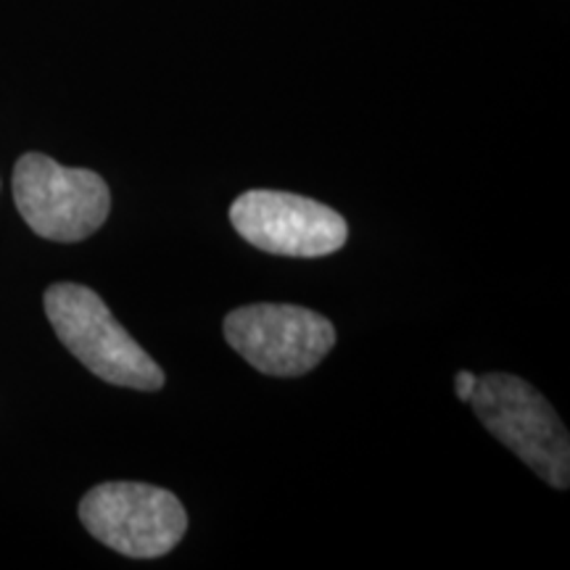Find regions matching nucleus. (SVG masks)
Instances as JSON below:
<instances>
[{
    "mask_svg": "<svg viewBox=\"0 0 570 570\" xmlns=\"http://www.w3.org/2000/svg\"><path fill=\"white\" fill-rule=\"evenodd\" d=\"M225 338L259 373L296 377L325 360L336 327L306 306L248 304L225 317Z\"/></svg>",
    "mask_w": 570,
    "mask_h": 570,
    "instance_id": "nucleus-5",
    "label": "nucleus"
},
{
    "mask_svg": "<svg viewBox=\"0 0 570 570\" xmlns=\"http://www.w3.org/2000/svg\"><path fill=\"white\" fill-rule=\"evenodd\" d=\"M230 223L246 244L277 256H327L348 238L336 209L283 190H248L230 206Z\"/></svg>",
    "mask_w": 570,
    "mask_h": 570,
    "instance_id": "nucleus-6",
    "label": "nucleus"
},
{
    "mask_svg": "<svg viewBox=\"0 0 570 570\" xmlns=\"http://www.w3.org/2000/svg\"><path fill=\"white\" fill-rule=\"evenodd\" d=\"M13 202L30 230L56 244L90 238L111 212L109 185L101 175L61 167L42 154H24L17 161Z\"/></svg>",
    "mask_w": 570,
    "mask_h": 570,
    "instance_id": "nucleus-3",
    "label": "nucleus"
},
{
    "mask_svg": "<svg viewBox=\"0 0 570 570\" xmlns=\"http://www.w3.org/2000/svg\"><path fill=\"white\" fill-rule=\"evenodd\" d=\"M46 315L56 336L92 375L135 391H159L161 367L117 323L104 298L88 285L56 283L46 291Z\"/></svg>",
    "mask_w": 570,
    "mask_h": 570,
    "instance_id": "nucleus-1",
    "label": "nucleus"
},
{
    "mask_svg": "<svg viewBox=\"0 0 570 570\" xmlns=\"http://www.w3.org/2000/svg\"><path fill=\"white\" fill-rule=\"evenodd\" d=\"M80 520L101 544L135 560L173 552L188 531V515L173 491L132 481L90 489L80 502Z\"/></svg>",
    "mask_w": 570,
    "mask_h": 570,
    "instance_id": "nucleus-4",
    "label": "nucleus"
},
{
    "mask_svg": "<svg viewBox=\"0 0 570 570\" xmlns=\"http://www.w3.org/2000/svg\"><path fill=\"white\" fill-rule=\"evenodd\" d=\"M470 402L491 436L512 449L550 487L568 489V431L552 404L531 383L504 373L481 375Z\"/></svg>",
    "mask_w": 570,
    "mask_h": 570,
    "instance_id": "nucleus-2",
    "label": "nucleus"
},
{
    "mask_svg": "<svg viewBox=\"0 0 570 570\" xmlns=\"http://www.w3.org/2000/svg\"><path fill=\"white\" fill-rule=\"evenodd\" d=\"M475 381H479V375L468 373V370H460L458 375H454V391H458V396L462 402H470V396H473V389H475Z\"/></svg>",
    "mask_w": 570,
    "mask_h": 570,
    "instance_id": "nucleus-7",
    "label": "nucleus"
}]
</instances>
